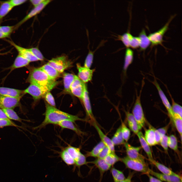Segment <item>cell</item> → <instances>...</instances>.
I'll use <instances>...</instances> for the list:
<instances>
[{
	"label": "cell",
	"mask_w": 182,
	"mask_h": 182,
	"mask_svg": "<svg viewBox=\"0 0 182 182\" xmlns=\"http://www.w3.org/2000/svg\"><path fill=\"white\" fill-rule=\"evenodd\" d=\"M74 123L71 121L65 120L59 122L57 125L62 129L66 128L71 130L79 135H81L83 134V132L76 127Z\"/></svg>",
	"instance_id": "23"
},
{
	"label": "cell",
	"mask_w": 182,
	"mask_h": 182,
	"mask_svg": "<svg viewBox=\"0 0 182 182\" xmlns=\"http://www.w3.org/2000/svg\"><path fill=\"white\" fill-rule=\"evenodd\" d=\"M170 97L172 102L171 108L173 115H177L182 118V108L181 106L176 103L174 100L166 85L164 84Z\"/></svg>",
	"instance_id": "32"
},
{
	"label": "cell",
	"mask_w": 182,
	"mask_h": 182,
	"mask_svg": "<svg viewBox=\"0 0 182 182\" xmlns=\"http://www.w3.org/2000/svg\"><path fill=\"white\" fill-rule=\"evenodd\" d=\"M8 118L2 110L0 109V119Z\"/></svg>",
	"instance_id": "59"
},
{
	"label": "cell",
	"mask_w": 182,
	"mask_h": 182,
	"mask_svg": "<svg viewBox=\"0 0 182 182\" xmlns=\"http://www.w3.org/2000/svg\"><path fill=\"white\" fill-rule=\"evenodd\" d=\"M54 87L53 86H41L31 83L27 88L24 90V91L25 94L27 93L30 94L35 100H36L44 97Z\"/></svg>",
	"instance_id": "5"
},
{
	"label": "cell",
	"mask_w": 182,
	"mask_h": 182,
	"mask_svg": "<svg viewBox=\"0 0 182 182\" xmlns=\"http://www.w3.org/2000/svg\"><path fill=\"white\" fill-rule=\"evenodd\" d=\"M122 132L124 139L126 142H127L129 140L130 135V132L129 129L126 125L122 121L121 126Z\"/></svg>",
	"instance_id": "41"
},
{
	"label": "cell",
	"mask_w": 182,
	"mask_h": 182,
	"mask_svg": "<svg viewBox=\"0 0 182 182\" xmlns=\"http://www.w3.org/2000/svg\"><path fill=\"white\" fill-rule=\"evenodd\" d=\"M144 83L143 80L142 81L141 89L139 95L136 91V99L132 110V114L137 123L140 130L143 127L146 121L141 100V94Z\"/></svg>",
	"instance_id": "3"
},
{
	"label": "cell",
	"mask_w": 182,
	"mask_h": 182,
	"mask_svg": "<svg viewBox=\"0 0 182 182\" xmlns=\"http://www.w3.org/2000/svg\"><path fill=\"white\" fill-rule=\"evenodd\" d=\"M140 40L138 36L132 37L129 43V48L133 49H137L139 47Z\"/></svg>",
	"instance_id": "47"
},
{
	"label": "cell",
	"mask_w": 182,
	"mask_h": 182,
	"mask_svg": "<svg viewBox=\"0 0 182 182\" xmlns=\"http://www.w3.org/2000/svg\"><path fill=\"white\" fill-rule=\"evenodd\" d=\"M26 81L30 83L44 86H55L58 83L55 80L50 78L40 68L32 69L30 72Z\"/></svg>",
	"instance_id": "2"
},
{
	"label": "cell",
	"mask_w": 182,
	"mask_h": 182,
	"mask_svg": "<svg viewBox=\"0 0 182 182\" xmlns=\"http://www.w3.org/2000/svg\"><path fill=\"white\" fill-rule=\"evenodd\" d=\"M52 1L44 0L38 6L35 7L19 22L15 26V30L32 17L40 13Z\"/></svg>",
	"instance_id": "11"
},
{
	"label": "cell",
	"mask_w": 182,
	"mask_h": 182,
	"mask_svg": "<svg viewBox=\"0 0 182 182\" xmlns=\"http://www.w3.org/2000/svg\"><path fill=\"white\" fill-rule=\"evenodd\" d=\"M88 163L93 164L99 169L101 175L105 172L109 170L111 166L107 164L104 159L97 158L95 160Z\"/></svg>",
	"instance_id": "24"
},
{
	"label": "cell",
	"mask_w": 182,
	"mask_h": 182,
	"mask_svg": "<svg viewBox=\"0 0 182 182\" xmlns=\"http://www.w3.org/2000/svg\"><path fill=\"white\" fill-rule=\"evenodd\" d=\"M30 62L27 59L18 54L13 63L10 67V73L15 69L27 66Z\"/></svg>",
	"instance_id": "18"
},
{
	"label": "cell",
	"mask_w": 182,
	"mask_h": 182,
	"mask_svg": "<svg viewBox=\"0 0 182 182\" xmlns=\"http://www.w3.org/2000/svg\"><path fill=\"white\" fill-rule=\"evenodd\" d=\"M178 116L173 115V116L172 119V121L176 130L180 136L181 140H182V119Z\"/></svg>",
	"instance_id": "39"
},
{
	"label": "cell",
	"mask_w": 182,
	"mask_h": 182,
	"mask_svg": "<svg viewBox=\"0 0 182 182\" xmlns=\"http://www.w3.org/2000/svg\"><path fill=\"white\" fill-rule=\"evenodd\" d=\"M29 49L38 60H42L44 59V58L42 54L38 48H29Z\"/></svg>",
	"instance_id": "46"
},
{
	"label": "cell",
	"mask_w": 182,
	"mask_h": 182,
	"mask_svg": "<svg viewBox=\"0 0 182 182\" xmlns=\"http://www.w3.org/2000/svg\"><path fill=\"white\" fill-rule=\"evenodd\" d=\"M149 127L145 131L144 137L150 146H155L156 145L155 136V129L152 126Z\"/></svg>",
	"instance_id": "26"
},
{
	"label": "cell",
	"mask_w": 182,
	"mask_h": 182,
	"mask_svg": "<svg viewBox=\"0 0 182 182\" xmlns=\"http://www.w3.org/2000/svg\"><path fill=\"white\" fill-rule=\"evenodd\" d=\"M155 141L156 145L160 144V141L162 138L160 134L156 129L154 130Z\"/></svg>",
	"instance_id": "54"
},
{
	"label": "cell",
	"mask_w": 182,
	"mask_h": 182,
	"mask_svg": "<svg viewBox=\"0 0 182 182\" xmlns=\"http://www.w3.org/2000/svg\"><path fill=\"white\" fill-rule=\"evenodd\" d=\"M154 80L151 82L155 86L157 90L159 96L162 102L168 112L169 116L172 120L173 116L171 105L165 94L160 87L155 76H153Z\"/></svg>",
	"instance_id": "10"
},
{
	"label": "cell",
	"mask_w": 182,
	"mask_h": 182,
	"mask_svg": "<svg viewBox=\"0 0 182 182\" xmlns=\"http://www.w3.org/2000/svg\"><path fill=\"white\" fill-rule=\"evenodd\" d=\"M22 97H15L0 95V109H13L18 106Z\"/></svg>",
	"instance_id": "8"
},
{
	"label": "cell",
	"mask_w": 182,
	"mask_h": 182,
	"mask_svg": "<svg viewBox=\"0 0 182 182\" xmlns=\"http://www.w3.org/2000/svg\"><path fill=\"white\" fill-rule=\"evenodd\" d=\"M136 135L140 142L141 147L146 153L148 157V159L153 158L150 146L145 140L142 132L139 131Z\"/></svg>",
	"instance_id": "20"
},
{
	"label": "cell",
	"mask_w": 182,
	"mask_h": 182,
	"mask_svg": "<svg viewBox=\"0 0 182 182\" xmlns=\"http://www.w3.org/2000/svg\"><path fill=\"white\" fill-rule=\"evenodd\" d=\"M65 149L75 162L77 160L80 153L79 148L69 145Z\"/></svg>",
	"instance_id": "36"
},
{
	"label": "cell",
	"mask_w": 182,
	"mask_h": 182,
	"mask_svg": "<svg viewBox=\"0 0 182 182\" xmlns=\"http://www.w3.org/2000/svg\"><path fill=\"white\" fill-rule=\"evenodd\" d=\"M111 171L114 181V182H116L120 170L113 167L112 168Z\"/></svg>",
	"instance_id": "53"
},
{
	"label": "cell",
	"mask_w": 182,
	"mask_h": 182,
	"mask_svg": "<svg viewBox=\"0 0 182 182\" xmlns=\"http://www.w3.org/2000/svg\"><path fill=\"white\" fill-rule=\"evenodd\" d=\"M149 174L154 176L162 181L167 182H182L181 177L178 175H169L157 173L150 169Z\"/></svg>",
	"instance_id": "13"
},
{
	"label": "cell",
	"mask_w": 182,
	"mask_h": 182,
	"mask_svg": "<svg viewBox=\"0 0 182 182\" xmlns=\"http://www.w3.org/2000/svg\"><path fill=\"white\" fill-rule=\"evenodd\" d=\"M77 66L78 71V77L84 83L90 81L92 79L94 70L82 66L78 63L77 64Z\"/></svg>",
	"instance_id": "15"
},
{
	"label": "cell",
	"mask_w": 182,
	"mask_h": 182,
	"mask_svg": "<svg viewBox=\"0 0 182 182\" xmlns=\"http://www.w3.org/2000/svg\"><path fill=\"white\" fill-rule=\"evenodd\" d=\"M126 115L129 128L134 133L136 134L140 129L133 115L127 111L126 112Z\"/></svg>",
	"instance_id": "22"
},
{
	"label": "cell",
	"mask_w": 182,
	"mask_h": 182,
	"mask_svg": "<svg viewBox=\"0 0 182 182\" xmlns=\"http://www.w3.org/2000/svg\"><path fill=\"white\" fill-rule=\"evenodd\" d=\"M59 156L62 160L68 166L74 165L75 161L65 148L59 153Z\"/></svg>",
	"instance_id": "35"
},
{
	"label": "cell",
	"mask_w": 182,
	"mask_h": 182,
	"mask_svg": "<svg viewBox=\"0 0 182 182\" xmlns=\"http://www.w3.org/2000/svg\"><path fill=\"white\" fill-rule=\"evenodd\" d=\"M124 146L128 157L132 159L145 162L144 156L139 153L141 147L133 146L127 142L125 143Z\"/></svg>",
	"instance_id": "12"
},
{
	"label": "cell",
	"mask_w": 182,
	"mask_h": 182,
	"mask_svg": "<svg viewBox=\"0 0 182 182\" xmlns=\"http://www.w3.org/2000/svg\"><path fill=\"white\" fill-rule=\"evenodd\" d=\"M121 161L128 168L147 174H149L150 169L145 162L132 159L127 156L121 158Z\"/></svg>",
	"instance_id": "4"
},
{
	"label": "cell",
	"mask_w": 182,
	"mask_h": 182,
	"mask_svg": "<svg viewBox=\"0 0 182 182\" xmlns=\"http://www.w3.org/2000/svg\"><path fill=\"white\" fill-rule=\"evenodd\" d=\"M46 110L44 113L45 118L43 121L35 129L42 128L50 124H57L65 120H69L75 123L77 121H85L77 116L72 115L57 109L55 107L46 103Z\"/></svg>",
	"instance_id": "1"
},
{
	"label": "cell",
	"mask_w": 182,
	"mask_h": 182,
	"mask_svg": "<svg viewBox=\"0 0 182 182\" xmlns=\"http://www.w3.org/2000/svg\"><path fill=\"white\" fill-rule=\"evenodd\" d=\"M87 162L86 161V156L81 153H80L77 160L75 162L74 165V170L76 167H77L80 170V167L83 165L86 164Z\"/></svg>",
	"instance_id": "42"
},
{
	"label": "cell",
	"mask_w": 182,
	"mask_h": 182,
	"mask_svg": "<svg viewBox=\"0 0 182 182\" xmlns=\"http://www.w3.org/2000/svg\"><path fill=\"white\" fill-rule=\"evenodd\" d=\"M53 67L59 73L63 72L66 69L71 67L72 63L65 56L53 58L47 63Z\"/></svg>",
	"instance_id": "7"
},
{
	"label": "cell",
	"mask_w": 182,
	"mask_h": 182,
	"mask_svg": "<svg viewBox=\"0 0 182 182\" xmlns=\"http://www.w3.org/2000/svg\"><path fill=\"white\" fill-rule=\"evenodd\" d=\"M13 7L9 1L0 2V20L5 16Z\"/></svg>",
	"instance_id": "28"
},
{
	"label": "cell",
	"mask_w": 182,
	"mask_h": 182,
	"mask_svg": "<svg viewBox=\"0 0 182 182\" xmlns=\"http://www.w3.org/2000/svg\"><path fill=\"white\" fill-rule=\"evenodd\" d=\"M15 26H0V31L9 36L15 30Z\"/></svg>",
	"instance_id": "45"
},
{
	"label": "cell",
	"mask_w": 182,
	"mask_h": 182,
	"mask_svg": "<svg viewBox=\"0 0 182 182\" xmlns=\"http://www.w3.org/2000/svg\"><path fill=\"white\" fill-rule=\"evenodd\" d=\"M148 160L151 163L155 166L162 173L169 175H176L177 174L168 168L155 161L154 158L148 159Z\"/></svg>",
	"instance_id": "25"
},
{
	"label": "cell",
	"mask_w": 182,
	"mask_h": 182,
	"mask_svg": "<svg viewBox=\"0 0 182 182\" xmlns=\"http://www.w3.org/2000/svg\"><path fill=\"white\" fill-rule=\"evenodd\" d=\"M138 37L140 40V50L144 51L150 46L151 43L144 29H142Z\"/></svg>",
	"instance_id": "21"
},
{
	"label": "cell",
	"mask_w": 182,
	"mask_h": 182,
	"mask_svg": "<svg viewBox=\"0 0 182 182\" xmlns=\"http://www.w3.org/2000/svg\"><path fill=\"white\" fill-rule=\"evenodd\" d=\"M45 99L48 103L50 105L55 107V103L54 98L52 94L49 92L47 93L45 96Z\"/></svg>",
	"instance_id": "49"
},
{
	"label": "cell",
	"mask_w": 182,
	"mask_h": 182,
	"mask_svg": "<svg viewBox=\"0 0 182 182\" xmlns=\"http://www.w3.org/2000/svg\"><path fill=\"white\" fill-rule=\"evenodd\" d=\"M82 100L87 115L92 121H94L87 88L85 89L84 91Z\"/></svg>",
	"instance_id": "19"
},
{
	"label": "cell",
	"mask_w": 182,
	"mask_h": 182,
	"mask_svg": "<svg viewBox=\"0 0 182 182\" xmlns=\"http://www.w3.org/2000/svg\"><path fill=\"white\" fill-rule=\"evenodd\" d=\"M133 59V52L130 48H126L125 54L124 70L125 72L132 62Z\"/></svg>",
	"instance_id": "30"
},
{
	"label": "cell",
	"mask_w": 182,
	"mask_h": 182,
	"mask_svg": "<svg viewBox=\"0 0 182 182\" xmlns=\"http://www.w3.org/2000/svg\"><path fill=\"white\" fill-rule=\"evenodd\" d=\"M105 146L101 141L98 143L90 151L87 152L85 156L86 157H97L99 154Z\"/></svg>",
	"instance_id": "33"
},
{
	"label": "cell",
	"mask_w": 182,
	"mask_h": 182,
	"mask_svg": "<svg viewBox=\"0 0 182 182\" xmlns=\"http://www.w3.org/2000/svg\"><path fill=\"white\" fill-rule=\"evenodd\" d=\"M175 16L173 15L171 16L165 25L159 30L149 34L148 36L152 47L158 45L163 46V36L168 29L170 23Z\"/></svg>",
	"instance_id": "6"
},
{
	"label": "cell",
	"mask_w": 182,
	"mask_h": 182,
	"mask_svg": "<svg viewBox=\"0 0 182 182\" xmlns=\"http://www.w3.org/2000/svg\"><path fill=\"white\" fill-rule=\"evenodd\" d=\"M8 41L16 49L18 52V54L27 59L30 62L38 60V59L34 55L29 49L20 46L12 41Z\"/></svg>",
	"instance_id": "14"
},
{
	"label": "cell",
	"mask_w": 182,
	"mask_h": 182,
	"mask_svg": "<svg viewBox=\"0 0 182 182\" xmlns=\"http://www.w3.org/2000/svg\"><path fill=\"white\" fill-rule=\"evenodd\" d=\"M125 178H126L123 172L120 171L117 179L116 182H120L125 180Z\"/></svg>",
	"instance_id": "55"
},
{
	"label": "cell",
	"mask_w": 182,
	"mask_h": 182,
	"mask_svg": "<svg viewBox=\"0 0 182 182\" xmlns=\"http://www.w3.org/2000/svg\"><path fill=\"white\" fill-rule=\"evenodd\" d=\"M168 136L166 135L163 137L160 141V144L166 152H167L168 149Z\"/></svg>",
	"instance_id": "48"
},
{
	"label": "cell",
	"mask_w": 182,
	"mask_h": 182,
	"mask_svg": "<svg viewBox=\"0 0 182 182\" xmlns=\"http://www.w3.org/2000/svg\"><path fill=\"white\" fill-rule=\"evenodd\" d=\"M133 174L132 173H130L127 178H126L125 179L123 180L120 182H131V178L133 176Z\"/></svg>",
	"instance_id": "58"
},
{
	"label": "cell",
	"mask_w": 182,
	"mask_h": 182,
	"mask_svg": "<svg viewBox=\"0 0 182 182\" xmlns=\"http://www.w3.org/2000/svg\"><path fill=\"white\" fill-rule=\"evenodd\" d=\"M104 159L106 163L111 167L117 162L121 161V158L118 156L115 153L112 152L107 156Z\"/></svg>",
	"instance_id": "38"
},
{
	"label": "cell",
	"mask_w": 182,
	"mask_h": 182,
	"mask_svg": "<svg viewBox=\"0 0 182 182\" xmlns=\"http://www.w3.org/2000/svg\"><path fill=\"white\" fill-rule=\"evenodd\" d=\"M93 122V125L97 130L101 141L105 144V146L109 149L111 152L115 153L114 145L111 140L102 132L95 121Z\"/></svg>",
	"instance_id": "16"
},
{
	"label": "cell",
	"mask_w": 182,
	"mask_h": 182,
	"mask_svg": "<svg viewBox=\"0 0 182 182\" xmlns=\"http://www.w3.org/2000/svg\"><path fill=\"white\" fill-rule=\"evenodd\" d=\"M89 52L87 55L84 64V67L89 68L91 65L94 57V52L91 51L89 48L88 46Z\"/></svg>",
	"instance_id": "43"
},
{
	"label": "cell",
	"mask_w": 182,
	"mask_h": 182,
	"mask_svg": "<svg viewBox=\"0 0 182 182\" xmlns=\"http://www.w3.org/2000/svg\"><path fill=\"white\" fill-rule=\"evenodd\" d=\"M27 0H11L9 1L11 4L14 7L21 5L25 2Z\"/></svg>",
	"instance_id": "52"
},
{
	"label": "cell",
	"mask_w": 182,
	"mask_h": 182,
	"mask_svg": "<svg viewBox=\"0 0 182 182\" xmlns=\"http://www.w3.org/2000/svg\"><path fill=\"white\" fill-rule=\"evenodd\" d=\"M170 123H169L165 126L159 128L157 129L162 137L166 135L170 126Z\"/></svg>",
	"instance_id": "51"
},
{
	"label": "cell",
	"mask_w": 182,
	"mask_h": 182,
	"mask_svg": "<svg viewBox=\"0 0 182 182\" xmlns=\"http://www.w3.org/2000/svg\"><path fill=\"white\" fill-rule=\"evenodd\" d=\"M44 1V0H31L30 1L35 7L39 5Z\"/></svg>",
	"instance_id": "57"
},
{
	"label": "cell",
	"mask_w": 182,
	"mask_h": 182,
	"mask_svg": "<svg viewBox=\"0 0 182 182\" xmlns=\"http://www.w3.org/2000/svg\"><path fill=\"white\" fill-rule=\"evenodd\" d=\"M3 50V49L0 50V55H3L8 54L10 53V51H7L6 52L2 53L1 51Z\"/></svg>",
	"instance_id": "61"
},
{
	"label": "cell",
	"mask_w": 182,
	"mask_h": 182,
	"mask_svg": "<svg viewBox=\"0 0 182 182\" xmlns=\"http://www.w3.org/2000/svg\"><path fill=\"white\" fill-rule=\"evenodd\" d=\"M76 75L72 74L65 73L63 76V83L65 90L71 93L70 87Z\"/></svg>",
	"instance_id": "29"
},
{
	"label": "cell",
	"mask_w": 182,
	"mask_h": 182,
	"mask_svg": "<svg viewBox=\"0 0 182 182\" xmlns=\"http://www.w3.org/2000/svg\"><path fill=\"white\" fill-rule=\"evenodd\" d=\"M40 68L44 72L51 78L55 80L58 77L60 73L48 63L43 66Z\"/></svg>",
	"instance_id": "27"
},
{
	"label": "cell",
	"mask_w": 182,
	"mask_h": 182,
	"mask_svg": "<svg viewBox=\"0 0 182 182\" xmlns=\"http://www.w3.org/2000/svg\"><path fill=\"white\" fill-rule=\"evenodd\" d=\"M8 126L20 127L8 118L0 119V127Z\"/></svg>",
	"instance_id": "44"
},
{
	"label": "cell",
	"mask_w": 182,
	"mask_h": 182,
	"mask_svg": "<svg viewBox=\"0 0 182 182\" xmlns=\"http://www.w3.org/2000/svg\"><path fill=\"white\" fill-rule=\"evenodd\" d=\"M168 147L175 152L178 151V141L176 137L171 134L168 137Z\"/></svg>",
	"instance_id": "40"
},
{
	"label": "cell",
	"mask_w": 182,
	"mask_h": 182,
	"mask_svg": "<svg viewBox=\"0 0 182 182\" xmlns=\"http://www.w3.org/2000/svg\"><path fill=\"white\" fill-rule=\"evenodd\" d=\"M25 94L24 90L0 87V95L16 97H22Z\"/></svg>",
	"instance_id": "17"
},
{
	"label": "cell",
	"mask_w": 182,
	"mask_h": 182,
	"mask_svg": "<svg viewBox=\"0 0 182 182\" xmlns=\"http://www.w3.org/2000/svg\"><path fill=\"white\" fill-rule=\"evenodd\" d=\"M87 88L85 83L76 75L70 87V91L74 95L82 99L85 89Z\"/></svg>",
	"instance_id": "9"
},
{
	"label": "cell",
	"mask_w": 182,
	"mask_h": 182,
	"mask_svg": "<svg viewBox=\"0 0 182 182\" xmlns=\"http://www.w3.org/2000/svg\"><path fill=\"white\" fill-rule=\"evenodd\" d=\"M133 36L129 31L122 35H118L116 37L117 40L121 41L126 48H129L130 42Z\"/></svg>",
	"instance_id": "34"
},
{
	"label": "cell",
	"mask_w": 182,
	"mask_h": 182,
	"mask_svg": "<svg viewBox=\"0 0 182 182\" xmlns=\"http://www.w3.org/2000/svg\"><path fill=\"white\" fill-rule=\"evenodd\" d=\"M8 37L7 35L0 31V39L3 38Z\"/></svg>",
	"instance_id": "60"
},
{
	"label": "cell",
	"mask_w": 182,
	"mask_h": 182,
	"mask_svg": "<svg viewBox=\"0 0 182 182\" xmlns=\"http://www.w3.org/2000/svg\"><path fill=\"white\" fill-rule=\"evenodd\" d=\"M7 116L10 119L21 122L23 119L21 118L13 109H2Z\"/></svg>",
	"instance_id": "37"
},
{
	"label": "cell",
	"mask_w": 182,
	"mask_h": 182,
	"mask_svg": "<svg viewBox=\"0 0 182 182\" xmlns=\"http://www.w3.org/2000/svg\"><path fill=\"white\" fill-rule=\"evenodd\" d=\"M111 140L114 146L122 145L125 143V141L123 138L121 126L117 129Z\"/></svg>",
	"instance_id": "31"
},
{
	"label": "cell",
	"mask_w": 182,
	"mask_h": 182,
	"mask_svg": "<svg viewBox=\"0 0 182 182\" xmlns=\"http://www.w3.org/2000/svg\"><path fill=\"white\" fill-rule=\"evenodd\" d=\"M0 23H1V21H0Z\"/></svg>",
	"instance_id": "62"
},
{
	"label": "cell",
	"mask_w": 182,
	"mask_h": 182,
	"mask_svg": "<svg viewBox=\"0 0 182 182\" xmlns=\"http://www.w3.org/2000/svg\"><path fill=\"white\" fill-rule=\"evenodd\" d=\"M111 152L109 149L105 146L98 155L97 158L104 159Z\"/></svg>",
	"instance_id": "50"
},
{
	"label": "cell",
	"mask_w": 182,
	"mask_h": 182,
	"mask_svg": "<svg viewBox=\"0 0 182 182\" xmlns=\"http://www.w3.org/2000/svg\"><path fill=\"white\" fill-rule=\"evenodd\" d=\"M147 175L149 177L150 182H163L159 179L154 177L149 174Z\"/></svg>",
	"instance_id": "56"
}]
</instances>
